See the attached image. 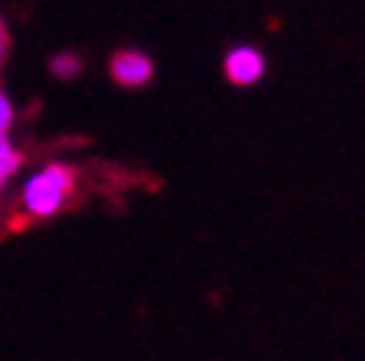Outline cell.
<instances>
[{
  "mask_svg": "<svg viewBox=\"0 0 365 361\" xmlns=\"http://www.w3.org/2000/svg\"><path fill=\"white\" fill-rule=\"evenodd\" d=\"M72 189H76V169L72 166H46L39 176H33L23 189V205L30 215L36 219H46V215H56L62 209L68 196H72Z\"/></svg>",
  "mask_w": 365,
  "mask_h": 361,
  "instance_id": "6da1fadb",
  "label": "cell"
},
{
  "mask_svg": "<svg viewBox=\"0 0 365 361\" xmlns=\"http://www.w3.org/2000/svg\"><path fill=\"white\" fill-rule=\"evenodd\" d=\"M111 78L124 88H144L153 78V62L140 49H118L111 56Z\"/></svg>",
  "mask_w": 365,
  "mask_h": 361,
  "instance_id": "7a4b0ae2",
  "label": "cell"
},
{
  "mask_svg": "<svg viewBox=\"0 0 365 361\" xmlns=\"http://www.w3.org/2000/svg\"><path fill=\"white\" fill-rule=\"evenodd\" d=\"M225 75L232 85H255L261 75H264V56L251 46H238L225 56Z\"/></svg>",
  "mask_w": 365,
  "mask_h": 361,
  "instance_id": "3957f363",
  "label": "cell"
},
{
  "mask_svg": "<svg viewBox=\"0 0 365 361\" xmlns=\"http://www.w3.org/2000/svg\"><path fill=\"white\" fill-rule=\"evenodd\" d=\"M49 72H53L56 78H62V82L78 78V72H82V59H78L76 53H59V56L49 59Z\"/></svg>",
  "mask_w": 365,
  "mask_h": 361,
  "instance_id": "277c9868",
  "label": "cell"
},
{
  "mask_svg": "<svg viewBox=\"0 0 365 361\" xmlns=\"http://www.w3.org/2000/svg\"><path fill=\"white\" fill-rule=\"evenodd\" d=\"M23 166V153L10 140H0V186Z\"/></svg>",
  "mask_w": 365,
  "mask_h": 361,
  "instance_id": "5b68a950",
  "label": "cell"
},
{
  "mask_svg": "<svg viewBox=\"0 0 365 361\" xmlns=\"http://www.w3.org/2000/svg\"><path fill=\"white\" fill-rule=\"evenodd\" d=\"M10 120H14V108H10L7 95L0 91V140H4V130L10 127Z\"/></svg>",
  "mask_w": 365,
  "mask_h": 361,
  "instance_id": "8992f818",
  "label": "cell"
},
{
  "mask_svg": "<svg viewBox=\"0 0 365 361\" xmlns=\"http://www.w3.org/2000/svg\"><path fill=\"white\" fill-rule=\"evenodd\" d=\"M7 53H10V36H7V26L0 20V66L7 62Z\"/></svg>",
  "mask_w": 365,
  "mask_h": 361,
  "instance_id": "52a82bcc",
  "label": "cell"
}]
</instances>
